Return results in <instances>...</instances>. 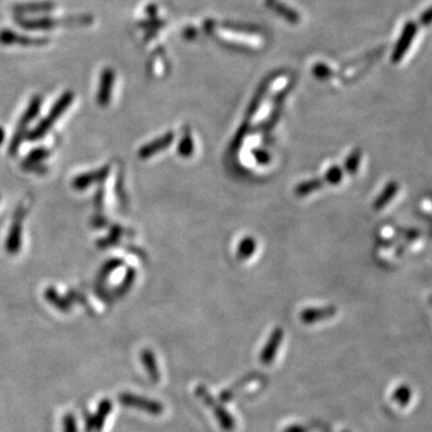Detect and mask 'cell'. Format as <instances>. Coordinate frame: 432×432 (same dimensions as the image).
Masks as SVG:
<instances>
[{
  "instance_id": "cell-1",
  "label": "cell",
  "mask_w": 432,
  "mask_h": 432,
  "mask_svg": "<svg viewBox=\"0 0 432 432\" xmlns=\"http://www.w3.org/2000/svg\"><path fill=\"white\" fill-rule=\"evenodd\" d=\"M119 400H120L122 406L142 409V411H146L148 413L154 414V415H159L164 411V406L160 402L154 401V400L147 399V398H142V396L133 395L131 393H122L119 396Z\"/></svg>"
},
{
  "instance_id": "cell-2",
  "label": "cell",
  "mask_w": 432,
  "mask_h": 432,
  "mask_svg": "<svg viewBox=\"0 0 432 432\" xmlns=\"http://www.w3.org/2000/svg\"><path fill=\"white\" fill-rule=\"evenodd\" d=\"M197 395L203 400V401H204V402H207L209 407H213V409H214V411H215L216 418L219 419L221 426L225 429L226 431H230V430H233V429H235V423L233 417L230 415L228 412H227L225 409H222L221 406H217V404H216L214 399L210 398V395L208 394V391L206 390V388L199 387L197 389Z\"/></svg>"
},
{
  "instance_id": "cell-3",
  "label": "cell",
  "mask_w": 432,
  "mask_h": 432,
  "mask_svg": "<svg viewBox=\"0 0 432 432\" xmlns=\"http://www.w3.org/2000/svg\"><path fill=\"white\" fill-rule=\"evenodd\" d=\"M71 101H72V94L67 93V94L63 95L61 99L59 100V102H56V104L54 105V107H53L52 111H51V114H50V116L41 122V125L33 132V136L32 137H33V138H39V137L43 136V133L47 131L48 129L51 127L52 122H54L56 119L61 117V113L64 112L66 108L69 107Z\"/></svg>"
},
{
  "instance_id": "cell-4",
  "label": "cell",
  "mask_w": 432,
  "mask_h": 432,
  "mask_svg": "<svg viewBox=\"0 0 432 432\" xmlns=\"http://www.w3.org/2000/svg\"><path fill=\"white\" fill-rule=\"evenodd\" d=\"M111 409H112L111 401L102 400L96 414L85 419V432H100L104 426L105 419L107 418Z\"/></svg>"
},
{
  "instance_id": "cell-5",
  "label": "cell",
  "mask_w": 432,
  "mask_h": 432,
  "mask_svg": "<svg viewBox=\"0 0 432 432\" xmlns=\"http://www.w3.org/2000/svg\"><path fill=\"white\" fill-rule=\"evenodd\" d=\"M282 338H283V332L282 329L277 328L272 336L269 338L268 343L266 345L263 351L261 353V360L263 364H270V363L277 357V352L280 343H281Z\"/></svg>"
},
{
  "instance_id": "cell-6",
  "label": "cell",
  "mask_w": 432,
  "mask_h": 432,
  "mask_svg": "<svg viewBox=\"0 0 432 432\" xmlns=\"http://www.w3.org/2000/svg\"><path fill=\"white\" fill-rule=\"evenodd\" d=\"M336 310L334 307H327V309H307L301 312V321L304 323H315L318 321L329 318L330 316L335 315Z\"/></svg>"
},
{
  "instance_id": "cell-7",
  "label": "cell",
  "mask_w": 432,
  "mask_h": 432,
  "mask_svg": "<svg viewBox=\"0 0 432 432\" xmlns=\"http://www.w3.org/2000/svg\"><path fill=\"white\" fill-rule=\"evenodd\" d=\"M141 360L144 367H146L147 372L151 377V380L158 382L159 378H160V372H159V369H158L155 356L149 349H146V351H142L141 352Z\"/></svg>"
},
{
  "instance_id": "cell-8",
  "label": "cell",
  "mask_w": 432,
  "mask_h": 432,
  "mask_svg": "<svg viewBox=\"0 0 432 432\" xmlns=\"http://www.w3.org/2000/svg\"><path fill=\"white\" fill-rule=\"evenodd\" d=\"M173 133H167L166 136L160 137L158 141L153 142L149 146H147L146 148L142 149V158H148V156L153 155L156 151H162L164 148H167L169 143L173 141Z\"/></svg>"
},
{
  "instance_id": "cell-9",
  "label": "cell",
  "mask_w": 432,
  "mask_h": 432,
  "mask_svg": "<svg viewBox=\"0 0 432 432\" xmlns=\"http://www.w3.org/2000/svg\"><path fill=\"white\" fill-rule=\"evenodd\" d=\"M113 85V72L107 69L104 71L102 74V78H101V88L99 91V101L100 104H107L109 96H111V90H112Z\"/></svg>"
},
{
  "instance_id": "cell-10",
  "label": "cell",
  "mask_w": 432,
  "mask_h": 432,
  "mask_svg": "<svg viewBox=\"0 0 432 432\" xmlns=\"http://www.w3.org/2000/svg\"><path fill=\"white\" fill-rule=\"evenodd\" d=\"M396 191H398V184H389V185L387 186V188H385V193H382L380 197H378V199H377L376 204H375L376 209H380V208L385 207V204L389 202L391 198L394 197Z\"/></svg>"
},
{
  "instance_id": "cell-11",
  "label": "cell",
  "mask_w": 432,
  "mask_h": 432,
  "mask_svg": "<svg viewBox=\"0 0 432 432\" xmlns=\"http://www.w3.org/2000/svg\"><path fill=\"white\" fill-rule=\"evenodd\" d=\"M321 180H311V182H307V183L301 184L298 188H296V193L298 195H306V193H310L312 190H316V188H320Z\"/></svg>"
},
{
  "instance_id": "cell-12",
  "label": "cell",
  "mask_w": 432,
  "mask_h": 432,
  "mask_svg": "<svg viewBox=\"0 0 432 432\" xmlns=\"http://www.w3.org/2000/svg\"><path fill=\"white\" fill-rule=\"evenodd\" d=\"M394 399L400 404H406L411 399V390L407 387H400L399 389L395 391Z\"/></svg>"
},
{
  "instance_id": "cell-13",
  "label": "cell",
  "mask_w": 432,
  "mask_h": 432,
  "mask_svg": "<svg viewBox=\"0 0 432 432\" xmlns=\"http://www.w3.org/2000/svg\"><path fill=\"white\" fill-rule=\"evenodd\" d=\"M255 241L252 239H245L239 245V256L241 257H249L254 254Z\"/></svg>"
},
{
  "instance_id": "cell-14",
  "label": "cell",
  "mask_w": 432,
  "mask_h": 432,
  "mask_svg": "<svg viewBox=\"0 0 432 432\" xmlns=\"http://www.w3.org/2000/svg\"><path fill=\"white\" fill-rule=\"evenodd\" d=\"M343 178V172L338 167H333L328 171V173L325 175V179L328 180L329 183L338 184Z\"/></svg>"
},
{
  "instance_id": "cell-15",
  "label": "cell",
  "mask_w": 432,
  "mask_h": 432,
  "mask_svg": "<svg viewBox=\"0 0 432 432\" xmlns=\"http://www.w3.org/2000/svg\"><path fill=\"white\" fill-rule=\"evenodd\" d=\"M359 160H360V153L359 151L352 153V155L348 158L347 162H346L348 171L354 172L358 169V166H359Z\"/></svg>"
},
{
  "instance_id": "cell-16",
  "label": "cell",
  "mask_w": 432,
  "mask_h": 432,
  "mask_svg": "<svg viewBox=\"0 0 432 432\" xmlns=\"http://www.w3.org/2000/svg\"><path fill=\"white\" fill-rule=\"evenodd\" d=\"M193 142L191 141V138L188 137L186 138V141H182L180 143V147H179V153L182 154V155L186 156L193 151Z\"/></svg>"
},
{
  "instance_id": "cell-17",
  "label": "cell",
  "mask_w": 432,
  "mask_h": 432,
  "mask_svg": "<svg viewBox=\"0 0 432 432\" xmlns=\"http://www.w3.org/2000/svg\"><path fill=\"white\" fill-rule=\"evenodd\" d=\"M64 432H77L75 418L71 414H67L64 418Z\"/></svg>"
},
{
  "instance_id": "cell-18",
  "label": "cell",
  "mask_w": 432,
  "mask_h": 432,
  "mask_svg": "<svg viewBox=\"0 0 432 432\" xmlns=\"http://www.w3.org/2000/svg\"><path fill=\"white\" fill-rule=\"evenodd\" d=\"M3 138H4V131L0 129V143L3 141Z\"/></svg>"
}]
</instances>
